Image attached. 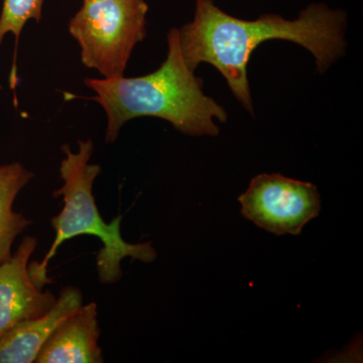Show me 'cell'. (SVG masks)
<instances>
[{
	"mask_svg": "<svg viewBox=\"0 0 363 363\" xmlns=\"http://www.w3.org/2000/svg\"><path fill=\"white\" fill-rule=\"evenodd\" d=\"M347 16L342 9L312 4L296 20L264 14L245 21L226 13L214 0H196L194 18L178 28L184 59L191 70L201 63L214 66L226 79L236 99L253 114L247 66L262 43L286 40L312 52L318 72L324 73L345 52Z\"/></svg>",
	"mask_w": 363,
	"mask_h": 363,
	"instance_id": "cell-1",
	"label": "cell"
},
{
	"mask_svg": "<svg viewBox=\"0 0 363 363\" xmlns=\"http://www.w3.org/2000/svg\"><path fill=\"white\" fill-rule=\"evenodd\" d=\"M167 40V58L152 73L140 77L85 79V85L95 93L90 99L106 114V143L116 142L124 124L138 117L164 119L184 135H219L215 119L226 123L225 109L204 94L201 79L189 68L178 28L169 30Z\"/></svg>",
	"mask_w": 363,
	"mask_h": 363,
	"instance_id": "cell-2",
	"label": "cell"
},
{
	"mask_svg": "<svg viewBox=\"0 0 363 363\" xmlns=\"http://www.w3.org/2000/svg\"><path fill=\"white\" fill-rule=\"evenodd\" d=\"M77 152H72L70 145H64V159L60 164V177L63 186L55 191L54 197H62L64 206L51 224L55 230L54 242L42 262L28 264V272L33 283L44 289L52 279L48 277V266L57 250L67 240L80 235H92L101 240L102 248L96 257L99 281L114 284L123 277L121 260L125 257L149 264L157 259V252L152 242L130 245L121 235L123 215L107 223L98 211L93 185L101 173L99 164L90 162L94 150L92 140H79Z\"/></svg>",
	"mask_w": 363,
	"mask_h": 363,
	"instance_id": "cell-3",
	"label": "cell"
},
{
	"mask_svg": "<svg viewBox=\"0 0 363 363\" xmlns=\"http://www.w3.org/2000/svg\"><path fill=\"white\" fill-rule=\"evenodd\" d=\"M147 13L145 0H83L69 23L83 65L102 78L123 76L133 50L147 37Z\"/></svg>",
	"mask_w": 363,
	"mask_h": 363,
	"instance_id": "cell-4",
	"label": "cell"
},
{
	"mask_svg": "<svg viewBox=\"0 0 363 363\" xmlns=\"http://www.w3.org/2000/svg\"><path fill=\"white\" fill-rule=\"evenodd\" d=\"M238 201L245 218L276 235H298L321 211V199L314 184L279 174L255 177Z\"/></svg>",
	"mask_w": 363,
	"mask_h": 363,
	"instance_id": "cell-5",
	"label": "cell"
},
{
	"mask_svg": "<svg viewBox=\"0 0 363 363\" xmlns=\"http://www.w3.org/2000/svg\"><path fill=\"white\" fill-rule=\"evenodd\" d=\"M37 238L26 236L16 252L0 264V338L16 325L49 311L56 302L50 291L33 283L28 272Z\"/></svg>",
	"mask_w": 363,
	"mask_h": 363,
	"instance_id": "cell-6",
	"label": "cell"
},
{
	"mask_svg": "<svg viewBox=\"0 0 363 363\" xmlns=\"http://www.w3.org/2000/svg\"><path fill=\"white\" fill-rule=\"evenodd\" d=\"M82 305L83 296L78 288H64L49 311L16 325L0 338V363L35 362L48 339Z\"/></svg>",
	"mask_w": 363,
	"mask_h": 363,
	"instance_id": "cell-7",
	"label": "cell"
},
{
	"mask_svg": "<svg viewBox=\"0 0 363 363\" xmlns=\"http://www.w3.org/2000/svg\"><path fill=\"white\" fill-rule=\"evenodd\" d=\"M97 305H82L48 339L35 362L101 363Z\"/></svg>",
	"mask_w": 363,
	"mask_h": 363,
	"instance_id": "cell-8",
	"label": "cell"
},
{
	"mask_svg": "<svg viewBox=\"0 0 363 363\" xmlns=\"http://www.w3.org/2000/svg\"><path fill=\"white\" fill-rule=\"evenodd\" d=\"M35 177L18 162L0 166V264L11 257L14 240L32 220L13 210V203L21 190Z\"/></svg>",
	"mask_w": 363,
	"mask_h": 363,
	"instance_id": "cell-9",
	"label": "cell"
},
{
	"mask_svg": "<svg viewBox=\"0 0 363 363\" xmlns=\"http://www.w3.org/2000/svg\"><path fill=\"white\" fill-rule=\"evenodd\" d=\"M45 0H4L0 13V45L7 35L16 40V54L21 32L30 21L40 23Z\"/></svg>",
	"mask_w": 363,
	"mask_h": 363,
	"instance_id": "cell-10",
	"label": "cell"
}]
</instances>
